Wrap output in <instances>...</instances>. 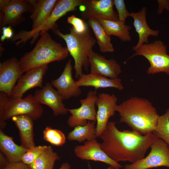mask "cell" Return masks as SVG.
Returning <instances> with one entry per match:
<instances>
[{
  "label": "cell",
  "mask_w": 169,
  "mask_h": 169,
  "mask_svg": "<svg viewBox=\"0 0 169 169\" xmlns=\"http://www.w3.org/2000/svg\"><path fill=\"white\" fill-rule=\"evenodd\" d=\"M99 137L102 140L101 148L110 158L117 162L131 163L144 158L152 142L158 138L154 132L143 135L133 130L120 131L114 121L108 122Z\"/></svg>",
  "instance_id": "cell-1"
},
{
  "label": "cell",
  "mask_w": 169,
  "mask_h": 169,
  "mask_svg": "<svg viewBox=\"0 0 169 169\" xmlns=\"http://www.w3.org/2000/svg\"><path fill=\"white\" fill-rule=\"evenodd\" d=\"M116 111L120 116V122L143 135L154 132L160 116L148 100L136 96L117 105Z\"/></svg>",
  "instance_id": "cell-2"
},
{
  "label": "cell",
  "mask_w": 169,
  "mask_h": 169,
  "mask_svg": "<svg viewBox=\"0 0 169 169\" xmlns=\"http://www.w3.org/2000/svg\"><path fill=\"white\" fill-rule=\"evenodd\" d=\"M40 37L33 49L19 60L23 74L30 69L65 59L69 55L67 48L54 40L48 31L40 33Z\"/></svg>",
  "instance_id": "cell-3"
},
{
  "label": "cell",
  "mask_w": 169,
  "mask_h": 169,
  "mask_svg": "<svg viewBox=\"0 0 169 169\" xmlns=\"http://www.w3.org/2000/svg\"><path fill=\"white\" fill-rule=\"evenodd\" d=\"M70 30L69 33L65 34L57 28L53 31L65 42L69 53L74 61L75 78L78 79L83 74V69L88 71L90 66L89 54L96 41L88 27L82 32L77 31L73 27L70 28Z\"/></svg>",
  "instance_id": "cell-4"
},
{
  "label": "cell",
  "mask_w": 169,
  "mask_h": 169,
  "mask_svg": "<svg viewBox=\"0 0 169 169\" xmlns=\"http://www.w3.org/2000/svg\"><path fill=\"white\" fill-rule=\"evenodd\" d=\"M43 111V107L31 94L24 98H13L0 92V130L6 127V120L13 116L25 115L36 120L41 117Z\"/></svg>",
  "instance_id": "cell-5"
},
{
  "label": "cell",
  "mask_w": 169,
  "mask_h": 169,
  "mask_svg": "<svg viewBox=\"0 0 169 169\" xmlns=\"http://www.w3.org/2000/svg\"><path fill=\"white\" fill-rule=\"evenodd\" d=\"M83 0H58L51 14L41 26L34 30L20 31L13 36L11 41L14 42L19 40L15 43L18 46L22 43L24 44L32 38L31 44H33L41 32L47 31L50 29L53 31L57 28L56 21L68 13L75 11L77 7L83 4Z\"/></svg>",
  "instance_id": "cell-6"
},
{
  "label": "cell",
  "mask_w": 169,
  "mask_h": 169,
  "mask_svg": "<svg viewBox=\"0 0 169 169\" xmlns=\"http://www.w3.org/2000/svg\"><path fill=\"white\" fill-rule=\"evenodd\" d=\"M136 56H143L149 62L150 65L146 71L148 74L164 73L169 74V54L167 46L161 41L155 40L143 44L128 60Z\"/></svg>",
  "instance_id": "cell-7"
},
{
  "label": "cell",
  "mask_w": 169,
  "mask_h": 169,
  "mask_svg": "<svg viewBox=\"0 0 169 169\" xmlns=\"http://www.w3.org/2000/svg\"><path fill=\"white\" fill-rule=\"evenodd\" d=\"M151 151L143 158L124 166V169H149L161 166L169 168V146L162 139L157 138L152 142Z\"/></svg>",
  "instance_id": "cell-8"
},
{
  "label": "cell",
  "mask_w": 169,
  "mask_h": 169,
  "mask_svg": "<svg viewBox=\"0 0 169 169\" xmlns=\"http://www.w3.org/2000/svg\"><path fill=\"white\" fill-rule=\"evenodd\" d=\"M31 6L23 0H0V26L1 29L9 25L15 27L25 19L23 14L31 13Z\"/></svg>",
  "instance_id": "cell-9"
},
{
  "label": "cell",
  "mask_w": 169,
  "mask_h": 169,
  "mask_svg": "<svg viewBox=\"0 0 169 169\" xmlns=\"http://www.w3.org/2000/svg\"><path fill=\"white\" fill-rule=\"evenodd\" d=\"M96 90L89 91L85 99L80 100V107L68 109L71 114L67 120V124L70 127L84 125L89 120L96 122L97 112L95 106L98 98Z\"/></svg>",
  "instance_id": "cell-10"
},
{
  "label": "cell",
  "mask_w": 169,
  "mask_h": 169,
  "mask_svg": "<svg viewBox=\"0 0 169 169\" xmlns=\"http://www.w3.org/2000/svg\"><path fill=\"white\" fill-rule=\"evenodd\" d=\"M114 6L113 0H84L79 8L82 17L87 20L100 18L118 20V14L114 10Z\"/></svg>",
  "instance_id": "cell-11"
},
{
  "label": "cell",
  "mask_w": 169,
  "mask_h": 169,
  "mask_svg": "<svg viewBox=\"0 0 169 169\" xmlns=\"http://www.w3.org/2000/svg\"><path fill=\"white\" fill-rule=\"evenodd\" d=\"M117 100L114 94L100 93L98 95L95 104L98 107L96 116V137H99L105 129L109 119L115 115Z\"/></svg>",
  "instance_id": "cell-12"
},
{
  "label": "cell",
  "mask_w": 169,
  "mask_h": 169,
  "mask_svg": "<svg viewBox=\"0 0 169 169\" xmlns=\"http://www.w3.org/2000/svg\"><path fill=\"white\" fill-rule=\"evenodd\" d=\"M74 152L76 156L82 160L102 162L112 166L115 169L123 167L107 155L95 139L86 141L83 145L76 146Z\"/></svg>",
  "instance_id": "cell-13"
},
{
  "label": "cell",
  "mask_w": 169,
  "mask_h": 169,
  "mask_svg": "<svg viewBox=\"0 0 169 169\" xmlns=\"http://www.w3.org/2000/svg\"><path fill=\"white\" fill-rule=\"evenodd\" d=\"M48 69V65H46L26 71L18 79L10 98H22L24 93L28 90L37 87L42 88L43 78Z\"/></svg>",
  "instance_id": "cell-14"
},
{
  "label": "cell",
  "mask_w": 169,
  "mask_h": 169,
  "mask_svg": "<svg viewBox=\"0 0 169 169\" xmlns=\"http://www.w3.org/2000/svg\"><path fill=\"white\" fill-rule=\"evenodd\" d=\"M51 83L47 82L42 88L36 90L33 95L39 104H44L52 110L55 116L66 115L68 112L63 101L64 100Z\"/></svg>",
  "instance_id": "cell-15"
},
{
  "label": "cell",
  "mask_w": 169,
  "mask_h": 169,
  "mask_svg": "<svg viewBox=\"0 0 169 169\" xmlns=\"http://www.w3.org/2000/svg\"><path fill=\"white\" fill-rule=\"evenodd\" d=\"M19 60L13 57L0 63V92L11 97L16 83L22 75Z\"/></svg>",
  "instance_id": "cell-16"
},
{
  "label": "cell",
  "mask_w": 169,
  "mask_h": 169,
  "mask_svg": "<svg viewBox=\"0 0 169 169\" xmlns=\"http://www.w3.org/2000/svg\"><path fill=\"white\" fill-rule=\"evenodd\" d=\"M88 58L91 73L115 79L118 78L122 72L120 66L113 59H107L92 50L90 51Z\"/></svg>",
  "instance_id": "cell-17"
},
{
  "label": "cell",
  "mask_w": 169,
  "mask_h": 169,
  "mask_svg": "<svg viewBox=\"0 0 169 169\" xmlns=\"http://www.w3.org/2000/svg\"><path fill=\"white\" fill-rule=\"evenodd\" d=\"M71 60H69L60 76L52 80L51 83L55 88L63 100H67L73 97H77L81 93L80 87L75 84L73 77Z\"/></svg>",
  "instance_id": "cell-18"
},
{
  "label": "cell",
  "mask_w": 169,
  "mask_h": 169,
  "mask_svg": "<svg viewBox=\"0 0 169 169\" xmlns=\"http://www.w3.org/2000/svg\"><path fill=\"white\" fill-rule=\"evenodd\" d=\"M146 8L144 7L137 13H130V17L133 19V24L135 31L139 36L138 42L132 47L135 51L143 44L148 43L149 36L157 37L159 34L158 30L152 29L148 26L146 20Z\"/></svg>",
  "instance_id": "cell-19"
},
{
  "label": "cell",
  "mask_w": 169,
  "mask_h": 169,
  "mask_svg": "<svg viewBox=\"0 0 169 169\" xmlns=\"http://www.w3.org/2000/svg\"><path fill=\"white\" fill-rule=\"evenodd\" d=\"M77 86H91L95 90L100 88H113L121 90L124 86L121 79H111L95 73L83 74L76 81Z\"/></svg>",
  "instance_id": "cell-20"
},
{
  "label": "cell",
  "mask_w": 169,
  "mask_h": 169,
  "mask_svg": "<svg viewBox=\"0 0 169 169\" xmlns=\"http://www.w3.org/2000/svg\"><path fill=\"white\" fill-rule=\"evenodd\" d=\"M32 10L30 18L32 21L31 30L41 26L47 19L53 11L57 0H28Z\"/></svg>",
  "instance_id": "cell-21"
},
{
  "label": "cell",
  "mask_w": 169,
  "mask_h": 169,
  "mask_svg": "<svg viewBox=\"0 0 169 169\" xmlns=\"http://www.w3.org/2000/svg\"><path fill=\"white\" fill-rule=\"evenodd\" d=\"M11 119L19 130L20 145L28 149L35 146L33 119L25 115L14 116Z\"/></svg>",
  "instance_id": "cell-22"
},
{
  "label": "cell",
  "mask_w": 169,
  "mask_h": 169,
  "mask_svg": "<svg viewBox=\"0 0 169 169\" xmlns=\"http://www.w3.org/2000/svg\"><path fill=\"white\" fill-rule=\"evenodd\" d=\"M28 150L16 144L13 137L0 130V150L9 162L21 161L22 156Z\"/></svg>",
  "instance_id": "cell-23"
},
{
  "label": "cell",
  "mask_w": 169,
  "mask_h": 169,
  "mask_svg": "<svg viewBox=\"0 0 169 169\" xmlns=\"http://www.w3.org/2000/svg\"><path fill=\"white\" fill-rule=\"evenodd\" d=\"M97 19L108 35L116 36L123 42L131 40L129 32L131 28V26L119 20L114 21L100 18Z\"/></svg>",
  "instance_id": "cell-24"
},
{
  "label": "cell",
  "mask_w": 169,
  "mask_h": 169,
  "mask_svg": "<svg viewBox=\"0 0 169 169\" xmlns=\"http://www.w3.org/2000/svg\"><path fill=\"white\" fill-rule=\"evenodd\" d=\"M87 20L95 36L100 51L103 53L114 52L110 36L106 33L98 19L90 18Z\"/></svg>",
  "instance_id": "cell-25"
},
{
  "label": "cell",
  "mask_w": 169,
  "mask_h": 169,
  "mask_svg": "<svg viewBox=\"0 0 169 169\" xmlns=\"http://www.w3.org/2000/svg\"><path fill=\"white\" fill-rule=\"evenodd\" d=\"M95 122L89 120L84 125H79L75 127L68 134L67 139L69 141H76L81 143L85 141L95 139L96 127Z\"/></svg>",
  "instance_id": "cell-26"
},
{
  "label": "cell",
  "mask_w": 169,
  "mask_h": 169,
  "mask_svg": "<svg viewBox=\"0 0 169 169\" xmlns=\"http://www.w3.org/2000/svg\"><path fill=\"white\" fill-rule=\"evenodd\" d=\"M60 158L52 147L49 146L29 166L31 169H53L55 161Z\"/></svg>",
  "instance_id": "cell-27"
},
{
  "label": "cell",
  "mask_w": 169,
  "mask_h": 169,
  "mask_svg": "<svg viewBox=\"0 0 169 169\" xmlns=\"http://www.w3.org/2000/svg\"><path fill=\"white\" fill-rule=\"evenodd\" d=\"M154 133L169 146V108L165 114L159 116Z\"/></svg>",
  "instance_id": "cell-28"
},
{
  "label": "cell",
  "mask_w": 169,
  "mask_h": 169,
  "mask_svg": "<svg viewBox=\"0 0 169 169\" xmlns=\"http://www.w3.org/2000/svg\"><path fill=\"white\" fill-rule=\"evenodd\" d=\"M43 134L44 140L53 145L61 146L66 142V136L61 131L49 126L45 128Z\"/></svg>",
  "instance_id": "cell-29"
},
{
  "label": "cell",
  "mask_w": 169,
  "mask_h": 169,
  "mask_svg": "<svg viewBox=\"0 0 169 169\" xmlns=\"http://www.w3.org/2000/svg\"><path fill=\"white\" fill-rule=\"evenodd\" d=\"M48 146L46 145H40L28 149L23 155L21 161L29 165L46 150Z\"/></svg>",
  "instance_id": "cell-30"
},
{
  "label": "cell",
  "mask_w": 169,
  "mask_h": 169,
  "mask_svg": "<svg viewBox=\"0 0 169 169\" xmlns=\"http://www.w3.org/2000/svg\"><path fill=\"white\" fill-rule=\"evenodd\" d=\"M114 3L117 10L119 20L125 23L127 18L130 17V13L126 9L124 1L114 0Z\"/></svg>",
  "instance_id": "cell-31"
},
{
  "label": "cell",
  "mask_w": 169,
  "mask_h": 169,
  "mask_svg": "<svg viewBox=\"0 0 169 169\" xmlns=\"http://www.w3.org/2000/svg\"><path fill=\"white\" fill-rule=\"evenodd\" d=\"M67 21L76 30L79 32L84 31L88 27L83 19L72 15L69 17Z\"/></svg>",
  "instance_id": "cell-32"
},
{
  "label": "cell",
  "mask_w": 169,
  "mask_h": 169,
  "mask_svg": "<svg viewBox=\"0 0 169 169\" xmlns=\"http://www.w3.org/2000/svg\"><path fill=\"white\" fill-rule=\"evenodd\" d=\"M2 169H31L29 166L21 161L8 162Z\"/></svg>",
  "instance_id": "cell-33"
},
{
  "label": "cell",
  "mask_w": 169,
  "mask_h": 169,
  "mask_svg": "<svg viewBox=\"0 0 169 169\" xmlns=\"http://www.w3.org/2000/svg\"><path fill=\"white\" fill-rule=\"evenodd\" d=\"M1 29L2 33L0 38L1 42L4 41L6 39H11L12 38L13 36V32L11 27L5 26Z\"/></svg>",
  "instance_id": "cell-34"
},
{
  "label": "cell",
  "mask_w": 169,
  "mask_h": 169,
  "mask_svg": "<svg viewBox=\"0 0 169 169\" xmlns=\"http://www.w3.org/2000/svg\"><path fill=\"white\" fill-rule=\"evenodd\" d=\"M158 8L157 10L158 14H161L164 10L169 11V0H158Z\"/></svg>",
  "instance_id": "cell-35"
},
{
  "label": "cell",
  "mask_w": 169,
  "mask_h": 169,
  "mask_svg": "<svg viewBox=\"0 0 169 169\" xmlns=\"http://www.w3.org/2000/svg\"><path fill=\"white\" fill-rule=\"evenodd\" d=\"M8 162L6 157L1 152H0V168L2 169L4 168Z\"/></svg>",
  "instance_id": "cell-36"
},
{
  "label": "cell",
  "mask_w": 169,
  "mask_h": 169,
  "mask_svg": "<svg viewBox=\"0 0 169 169\" xmlns=\"http://www.w3.org/2000/svg\"><path fill=\"white\" fill-rule=\"evenodd\" d=\"M59 169H71V166L68 162L63 163Z\"/></svg>",
  "instance_id": "cell-37"
},
{
  "label": "cell",
  "mask_w": 169,
  "mask_h": 169,
  "mask_svg": "<svg viewBox=\"0 0 169 169\" xmlns=\"http://www.w3.org/2000/svg\"><path fill=\"white\" fill-rule=\"evenodd\" d=\"M88 165L89 169H92L89 163H88ZM106 169H115V168L112 166L110 165H109L108 167Z\"/></svg>",
  "instance_id": "cell-38"
}]
</instances>
